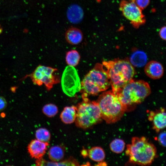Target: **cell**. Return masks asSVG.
Segmentation results:
<instances>
[{
	"instance_id": "obj_1",
	"label": "cell",
	"mask_w": 166,
	"mask_h": 166,
	"mask_svg": "<svg viewBox=\"0 0 166 166\" xmlns=\"http://www.w3.org/2000/svg\"><path fill=\"white\" fill-rule=\"evenodd\" d=\"M102 64L109 79L112 90L115 93L133 79L135 70L130 61L125 60L104 61Z\"/></svg>"
},
{
	"instance_id": "obj_2",
	"label": "cell",
	"mask_w": 166,
	"mask_h": 166,
	"mask_svg": "<svg viewBox=\"0 0 166 166\" xmlns=\"http://www.w3.org/2000/svg\"><path fill=\"white\" fill-rule=\"evenodd\" d=\"M126 154L129 162L138 165L151 164L156 156V149L154 144L145 137H134L131 143L127 146Z\"/></svg>"
},
{
	"instance_id": "obj_3",
	"label": "cell",
	"mask_w": 166,
	"mask_h": 166,
	"mask_svg": "<svg viewBox=\"0 0 166 166\" xmlns=\"http://www.w3.org/2000/svg\"><path fill=\"white\" fill-rule=\"evenodd\" d=\"M151 93L150 86L147 82L132 79L114 93L127 110L134 105L141 103Z\"/></svg>"
},
{
	"instance_id": "obj_4",
	"label": "cell",
	"mask_w": 166,
	"mask_h": 166,
	"mask_svg": "<svg viewBox=\"0 0 166 166\" xmlns=\"http://www.w3.org/2000/svg\"><path fill=\"white\" fill-rule=\"evenodd\" d=\"M110 86L106 69L102 64L97 63L81 82L80 91L87 96L95 95L107 89Z\"/></svg>"
},
{
	"instance_id": "obj_5",
	"label": "cell",
	"mask_w": 166,
	"mask_h": 166,
	"mask_svg": "<svg viewBox=\"0 0 166 166\" xmlns=\"http://www.w3.org/2000/svg\"><path fill=\"white\" fill-rule=\"evenodd\" d=\"M96 102L100 108L102 119L108 124L118 121L127 111L126 107L112 90L102 93Z\"/></svg>"
},
{
	"instance_id": "obj_6",
	"label": "cell",
	"mask_w": 166,
	"mask_h": 166,
	"mask_svg": "<svg viewBox=\"0 0 166 166\" xmlns=\"http://www.w3.org/2000/svg\"><path fill=\"white\" fill-rule=\"evenodd\" d=\"M83 101L77 107V117L75 121L78 127L86 129L99 123L102 119L99 106L96 102L91 101L82 94Z\"/></svg>"
},
{
	"instance_id": "obj_7",
	"label": "cell",
	"mask_w": 166,
	"mask_h": 166,
	"mask_svg": "<svg viewBox=\"0 0 166 166\" xmlns=\"http://www.w3.org/2000/svg\"><path fill=\"white\" fill-rule=\"evenodd\" d=\"M57 70L56 69L39 65L31 74V78L34 84L41 85L44 84L49 90L60 82L58 75L56 73Z\"/></svg>"
},
{
	"instance_id": "obj_8",
	"label": "cell",
	"mask_w": 166,
	"mask_h": 166,
	"mask_svg": "<svg viewBox=\"0 0 166 166\" xmlns=\"http://www.w3.org/2000/svg\"><path fill=\"white\" fill-rule=\"evenodd\" d=\"M63 92L69 97L80 91L81 82L78 73L74 67L68 66L64 70L61 79Z\"/></svg>"
},
{
	"instance_id": "obj_9",
	"label": "cell",
	"mask_w": 166,
	"mask_h": 166,
	"mask_svg": "<svg viewBox=\"0 0 166 166\" xmlns=\"http://www.w3.org/2000/svg\"><path fill=\"white\" fill-rule=\"evenodd\" d=\"M119 9L134 27L138 28L145 23V18L142 10L133 0H122L120 3Z\"/></svg>"
},
{
	"instance_id": "obj_10",
	"label": "cell",
	"mask_w": 166,
	"mask_h": 166,
	"mask_svg": "<svg viewBox=\"0 0 166 166\" xmlns=\"http://www.w3.org/2000/svg\"><path fill=\"white\" fill-rule=\"evenodd\" d=\"M148 120L152 124L153 128L156 132L166 127V113L163 108L149 112Z\"/></svg>"
},
{
	"instance_id": "obj_11",
	"label": "cell",
	"mask_w": 166,
	"mask_h": 166,
	"mask_svg": "<svg viewBox=\"0 0 166 166\" xmlns=\"http://www.w3.org/2000/svg\"><path fill=\"white\" fill-rule=\"evenodd\" d=\"M49 145L48 142H45L37 139L32 140L28 145V150L30 156L37 159L42 158L45 154Z\"/></svg>"
},
{
	"instance_id": "obj_12",
	"label": "cell",
	"mask_w": 166,
	"mask_h": 166,
	"mask_svg": "<svg viewBox=\"0 0 166 166\" xmlns=\"http://www.w3.org/2000/svg\"><path fill=\"white\" fill-rule=\"evenodd\" d=\"M144 72L149 78L153 79H158L162 77L164 70L160 63L155 61H152L146 64Z\"/></svg>"
},
{
	"instance_id": "obj_13",
	"label": "cell",
	"mask_w": 166,
	"mask_h": 166,
	"mask_svg": "<svg viewBox=\"0 0 166 166\" xmlns=\"http://www.w3.org/2000/svg\"><path fill=\"white\" fill-rule=\"evenodd\" d=\"M83 38L81 31L76 27L70 28L65 32V38L66 41L72 45L79 44L82 41Z\"/></svg>"
},
{
	"instance_id": "obj_14",
	"label": "cell",
	"mask_w": 166,
	"mask_h": 166,
	"mask_svg": "<svg viewBox=\"0 0 166 166\" xmlns=\"http://www.w3.org/2000/svg\"><path fill=\"white\" fill-rule=\"evenodd\" d=\"M36 165L38 166H78V162L74 158L70 157L62 161L54 162L49 161L42 158L37 159Z\"/></svg>"
},
{
	"instance_id": "obj_15",
	"label": "cell",
	"mask_w": 166,
	"mask_h": 166,
	"mask_svg": "<svg viewBox=\"0 0 166 166\" xmlns=\"http://www.w3.org/2000/svg\"><path fill=\"white\" fill-rule=\"evenodd\" d=\"M77 114V107L73 105L67 106L64 108L60 114V117L64 123L70 124L75 121Z\"/></svg>"
},
{
	"instance_id": "obj_16",
	"label": "cell",
	"mask_w": 166,
	"mask_h": 166,
	"mask_svg": "<svg viewBox=\"0 0 166 166\" xmlns=\"http://www.w3.org/2000/svg\"><path fill=\"white\" fill-rule=\"evenodd\" d=\"M65 152L63 148L59 145L51 147L48 152V156L51 161L58 162L64 157Z\"/></svg>"
},
{
	"instance_id": "obj_17",
	"label": "cell",
	"mask_w": 166,
	"mask_h": 166,
	"mask_svg": "<svg viewBox=\"0 0 166 166\" xmlns=\"http://www.w3.org/2000/svg\"><path fill=\"white\" fill-rule=\"evenodd\" d=\"M147 60V57L145 53L142 51H137L132 55L130 62L133 65L140 67L145 64Z\"/></svg>"
},
{
	"instance_id": "obj_18",
	"label": "cell",
	"mask_w": 166,
	"mask_h": 166,
	"mask_svg": "<svg viewBox=\"0 0 166 166\" xmlns=\"http://www.w3.org/2000/svg\"><path fill=\"white\" fill-rule=\"evenodd\" d=\"M88 155L92 160L97 162H102L105 159V154L103 149L100 147H94L89 149Z\"/></svg>"
},
{
	"instance_id": "obj_19",
	"label": "cell",
	"mask_w": 166,
	"mask_h": 166,
	"mask_svg": "<svg viewBox=\"0 0 166 166\" xmlns=\"http://www.w3.org/2000/svg\"><path fill=\"white\" fill-rule=\"evenodd\" d=\"M83 14L81 8L77 6H71L67 12L68 19L73 22H79L82 19Z\"/></svg>"
},
{
	"instance_id": "obj_20",
	"label": "cell",
	"mask_w": 166,
	"mask_h": 166,
	"mask_svg": "<svg viewBox=\"0 0 166 166\" xmlns=\"http://www.w3.org/2000/svg\"><path fill=\"white\" fill-rule=\"evenodd\" d=\"M80 58V55L77 51L71 50L66 53V61L69 65L74 67L78 64Z\"/></svg>"
},
{
	"instance_id": "obj_21",
	"label": "cell",
	"mask_w": 166,
	"mask_h": 166,
	"mask_svg": "<svg viewBox=\"0 0 166 166\" xmlns=\"http://www.w3.org/2000/svg\"><path fill=\"white\" fill-rule=\"evenodd\" d=\"M125 143L123 140L120 139H116L110 143L109 147L111 151L117 154L121 153L124 150Z\"/></svg>"
},
{
	"instance_id": "obj_22",
	"label": "cell",
	"mask_w": 166,
	"mask_h": 166,
	"mask_svg": "<svg viewBox=\"0 0 166 166\" xmlns=\"http://www.w3.org/2000/svg\"><path fill=\"white\" fill-rule=\"evenodd\" d=\"M35 136L37 139L45 142H48L50 138L49 131L44 128H41L36 132Z\"/></svg>"
},
{
	"instance_id": "obj_23",
	"label": "cell",
	"mask_w": 166,
	"mask_h": 166,
	"mask_svg": "<svg viewBox=\"0 0 166 166\" xmlns=\"http://www.w3.org/2000/svg\"><path fill=\"white\" fill-rule=\"evenodd\" d=\"M42 110L43 113L49 117L54 116L58 112L57 107L52 104L45 105L43 107Z\"/></svg>"
},
{
	"instance_id": "obj_24",
	"label": "cell",
	"mask_w": 166,
	"mask_h": 166,
	"mask_svg": "<svg viewBox=\"0 0 166 166\" xmlns=\"http://www.w3.org/2000/svg\"><path fill=\"white\" fill-rule=\"evenodd\" d=\"M141 10L145 9L148 5L150 0H133Z\"/></svg>"
},
{
	"instance_id": "obj_25",
	"label": "cell",
	"mask_w": 166,
	"mask_h": 166,
	"mask_svg": "<svg viewBox=\"0 0 166 166\" xmlns=\"http://www.w3.org/2000/svg\"><path fill=\"white\" fill-rule=\"evenodd\" d=\"M166 132L164 131L158 136L157 140L159 143L163 147L166 146Z\"/></svg>"
},
{
	"instance_id": "obj_26",
	"label": "cell",
	"mask_w": 166,
	"mask_h": 166,
	"mask_svg": "<svg viewBox=\"0 0 166 166\" xmlns=\"http://www.w3.org/2000/svg\"><path fill=\"white\" fill-rule=\"evenodd\" d=\"M7 106V102L6 99L3 97L0 96V111L4 110Z\"/></svg>"
},
{
	"instance_id": "obj_27",
	"label": "cell",
	"mask_w": 166,
	"mask_h": 166,
	"mask_svg": "<svg viewBox=\"0 0 166 166\" xmlns=\"http://www.w3.org/2000/svg\"><path fill=\"white\" fill-rule=\"evenodd\" d=\"M166 28L165 26H163L160 30L159 32V35L160 38L164 40L166 38Z\"/></svg>"
},
{
	"instance_id": "obj_28",
	"label": "cell",
	"mask_w": 166,
	"mask_h": 166,
	"mask_svg": "<svg viewBox=\"0 0 166 166\" xmlns=\"http://www.w3.org/2000/svg\"><path fill=\"white\" fill-rule=\"evenodd\" d=\"M81 154L83 156H86L88 155V151L85 149L83 150L81 152Z\"/></svg>"
},
{
	"instance_id": "obj_29",
	"label": "cell",
	"mask_w": 166,
	"mask_h": 166,
	"mask_svg": "<svg viewBox=\"0 0 166 166\" xmlns=\"http://www.w3.org/2000/svg\"><path fill=\"white\" fill-rule=\"evenodd\" d=\"M2 28L0 25V34L2 33Z\"/></svg>"
}]
</instances>
